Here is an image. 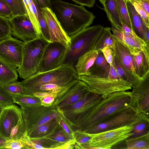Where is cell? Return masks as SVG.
Wrapping results in <instances>:
<instances>
[{"mask_svg": "<svg viewBox=\"0 0 149 149\" xmlns=\"http://www.w3.org/2000/svg\"><path fill=\"white\" fill-rule=\"evenodd\" d=\"M19 105L28 135L40 126L60 115L58 109L52 105L46 106L41 103Z\"/></svg>", "mask_w": 149, "mask_h": 149, "instance_id": "obj_8", "label": "cell"}, {"mask_svg": "<svg viewBox=\"0 0 149 149\" xmlns=\"http://www.w3.org/2000/svg\"><path fill=\"white\" fill-rule=\"evenodd\" d=\"M37 10L38 20L42 36L46 41L50 42V37L47 24L39 6L37 7Z\"/></svg>", "mask_w": 149, "mask_h": 149, "instance_id": "obj_38", "label": "cell"}, {"mask_svg": "<svg viewBox=\"0 0 149 149\" xmlns=\"http://www.w3.org/2000/svg\"><path fill=\"white\" fill-rule=\"evenodd\" d=\"M103 7L111 27L122 30V22L118 13L117 0H106Z\"/></svg>", "mask_w": 149, "mask_h": 149, "instance_id": "obj_25", "label": "cell"}, {"mask_svg": "<svg viewBox=\"0 0 149 149\" xmlns=\"http://www.w3.org/2000/svg\"><path fill=\"white\" fill-rule=\"evenodd\" d=\"M49 138L60 143L66 142L72 139V136L66 133L62 128L55 132Z\"/></svg>", "mask_w": 149, "mask_h": 149, "instance_id": "obj_39", "label": "cell"}, {"mask_svg": "<svg viewBox=\"0 0 149 149\" xmlns=\"http://www.w3.org/2000/svg\"><path fill=\"white\" fill-rule=\"evenodd\" d=\"M66 49L59 42H48L45 48L36 73L53 70L59 67Z\"/></svg>", "mask_w": 149, "mask_h": 149, "instance_id": "obj_12", "label": "cell"}, {"mask_svg": "<svg viewBox=\"0 0 149 149\" xmlns=\"http://www.w3.org/2000/svg\"><path fill=\"white\" fill-rule=\"evenodd\" d=\"M18 77L16 69L0 60V84L4 86L16 81Z\"/></svg>", "mask_w": 149, "mask_h": 149, "instance_id": "obj_28", "label": "cell"}, {"mask_svg": "<svg viewBox=\"0 0 149 149\" xmlns=\"http://www.w3.org/2000/svg\"><path fill=\"white\" fill-rule=\"evenodd\" d=\"M110 27L103 28L100 36L97 40L93 49L101 50L105 47L112 48L114 46V42L113 34L111 33Z\"/></svg>", "mask_w": 149, "mask_h": 149, "instance_id": "obj_29", "label": "cell"}, {"mask_svg": "<svg viewBox=\"0 0 149 149\" xmlns=\"http://www.w3.org/2000/svg\"><path fill=\"white\" fill-rule=\"evenodd\" d=\"M125 0V1H127V0H129V1H130V0ZM134 0V1H138V0Z\"/></svg>", "mask_w": 149, "mask_h": 149, "instance_id": "obj_54", "label": "cell"}, {"mask_svg": "<svg viewBox=\"0 0 149 149\" xmlns=\"http://www.w3.org/2000/svg\"><path fill=\"white\" fill-rule=\"evenodd\" d=\"M0 15L9 18L12 16L10 8L4 0H0Z\"/></svg>", "mask_w": 149, "mask_h": 149, "instance_id": "obj_43", "label": "cell"}, {"mask_svg": "<svg viewBox=\"0 0 149 149\" xmlns=\"http://www.w3.org/2000/svg\"><path fill=\"white\" fill-rule=\"evenodd\" d=\"M75 68L68 65H62L47 72L36 73L21 82L24 93L31 95L36 88L44 84H55L71 87L79 80Z\"/></svg>", "mask_w": 149, "mask_h": 149, "instance_id": "obj_3", "label": "cell"}, {"mask_svg": "<svg viewBox=\"0 0 149 149\" xmlns=\"http://www.w3.org/2000/svg\"><path fill=\"white\" fill-rule=\"evenodd\" d=\"M89 91L87 84L79 80L62 95L55 100L52 106L59 109L72 104L80 100Z\"/></svg>", "mask_w": 149, "mask_h": 149, "instance_id": "obj_17", "label": "cell"}, {"mask_svg": "<svg viewBox=\"0 0 149 149\" xmlns=\"http://www.w3.org/2000/svg\"><path fill=\"white\" fill-rule=\"evenodd\" d=\"M133 125L125 126L99 133L90 134L91 138L86 149H111L118 143L133 135Z\"/></svg>", "mask_w": 149, "mask_h": 149, "instance_id": "obj_9", "label": "cell"}, {"mask_svg": "<svg viewBox=\"0 0 149 149\" xmlns=\"http://www.w3.org/2000/svg\"><path fill=\"white\" fill-rule=\"evenodd\" d=\"M145 116H146L141 113L131 106L106 121L91 127L84 131L93 134L125 126L133 125Z\"/></svg>", "mask_w": 149, "mask_h": 149, "instance_id": "obj_10", "label": "cell"}, {"mask_svg": "<svg viewBox=\"0 0 149 149\" xmlns=\"http://www.w3.org/2000/svg\"><path fill=\"white\" fill-rule=\"evenodd\" d=\"M146 42L149 46V27L146 26L145 31Z\"/></svg>", "mask_w": 149, "mask_h": 149, "instance_id": "obj_50", "label": "cell"}, {"mask_svg": "<svg viewBox=\"0 0 149 149\" xmlns=\"http://www.w3.org/2000/svg\"><path fill=\"white\" fill-rule=\"evenodd\" d=\"M130 1L133 4L135 10L142 18L146 26L149 27V17L148 16L146 13L141 4L138 1L133 0H130Z\"/></svg>", "mask_w": 149, "mask_h": 149, "instance_id": "obj_42", "label": "cell"}, {"mask_svg": "<svg viewBox=\"0 0 149 149\" xmlns=\"http://www.w3.org/2000/svg\"><path fill=\"white\" fill-rule=\"evenodd\" d=\"M113 36L114 45L111 48L113 52L114 56L124 67L138 78L135 74L133 55L121 41L113 35Z\"/></svg>", "mask_w": 149, "mask_h": 149, "instance_id": "obj_18", "label": "cell"}, {"mask_svg": "<svg viewBox=\"0 0 149 149\" xmlns=\"http://www.w3.org/2000/svg\"><path fill=\"white\" fill-rule=\"evenodd\" d=\"M113 35L118 38L127 47L131 53L140 50H149V46L145 41L137 35L127 36L123 33L122 30L110 27Z\"/></svg>", "mask_w": 149, "mask_h": 149, "instance_id": "obj_19", "label": "cell"}, {"mask_svg": "<svg viewBox=\"0 0 149 149\" xmlns=\"http://www.w3.org/2000/svg\"><path fill=\"white\" fill-rule=\"evenodd\" d=\"M133 126V129L131 132L133 135L129 138L138 136L149 133V117L144 116Z\"/></svg>", "mask_w": 149, "mask_h": 149, "instance_id": "obj_32", "label": "cell"}, {"mask_svg": "<svg viewBox=\"0 0 149 149\" xmlns=\"http://www.w3.org/2000/svg\"><path fill=\"white\" fill-rule=\"evenodd\" d=\"M101 50L107 61L110 65H112L113 56V51L112 49L109 47H105Z\"/></svg>", "mask_w": 149, "mask_h": 149, "instance_id": "obj_44", "label": "cell"}, {"mask_svg": "<svg viewBox=\"0 0 149 149\" xmlns=\"http://www.w3.org/2000/svg\"><path fill=\"white\" fill-rule=\"evenodd\" d=\"M81 6H86L89 8L93 7L96 0H71Z\"/></svg>", "mask_w": 149, "mask_h": 149, "instance_id": "obj_46", "label": "cell"}, {"mask_svg": "<svg viewBox=\"0 0 149 149\" xmlns=\"http://www.w3.org/2000/svg\"><path fill=\"white\" fill-rule=\"evenodd\" d=\"M50 8L62 28L69 37L89 27L95 17L83 6L61 0H51Z\"/></svg>", "mask_w": 149, "mask_h": 149, "instance_id": "obj_2", "label": "cell"}, {"mask_svg": "<svg viewBox=\"0 0 149 149\" xmlns=\"http://www.w3.org/2000/svg\"><path fill=\"white\" fill-rule=\"evenodd\" d=\"M48 42L42 36L24 42L20 66L16 69L24 79L36 74L45 47Z\"/></svg>", "mask_w": 149, "mask_h": 149, "instance_id": "obj_6", "label": "cell"}, {"mask_svg": "<svg viewBox=\"0 0 149 149\" xmlns=\"http://www.w3.org/2000/svg\"><path fill=\"white\" fill-rule=\"evenodd\" d=\"M79 80L85 82L90 91L104 98L118 91H127L132 88L131 83L121 79L113 65H110L108 77L101 78L90 75L78 76Z\"/></svg>", "mask_w": 149, "mask_h": 149, "instance_id": "obj_5", "label": "cell"}, {"mask_svg": "<svg viewBox=\"0 0 149 149\" xmlns=\"http://www.w3.org/2000/svg\"><path fill=\"white\" fill-rule=\"evenodd\" d=\"M26 14L39 38L42 36L38 20L37 8L39 6L36 0H23Z\"/></svg>", "mask_w": 149, "mask_h": 149, "instance_id": "obj_27", "label": "cell"}, {"mask_svg": "<svg viewBox=\"0 0 149 149\" xmlns=\"http://www.w3.org/2000/svg\"><path fill=\"white\" fill-rule=\"evenodd\" d=\"M48 26L50 37V42H58L66 48L70 44L69 36L62 28L56 16L50 8H40Z\"/></svg>", "mask_w": 149, "mask_h": 149, "instance_id": "obj_16", "label": "cell"}, {"mask_svg": "<svg viewBox=\"0 0 149 149\" xmlns=\"http://www.w3.org/2000/svg\"><path fill=\"white\" fill-rule=\"evenodd\" d=\"M33 95L38 97L40 99L42 98L45 96L49 95H52L50 93L47 92H36L33 94Z\"/></svg>", "mask_w": 149, "mask_h": 149, "instance_id": "obj_49", "label": "cell"}, {"mask_svg": "<svg viewBox=\"0 0 149 149\" xmlns=\"http://www.w3.org/2000/svg\"><path fill=\"white\" fill-rule=\"evenodd\" d=\"M72 136L76 149H86L87 144L91 137L90 134L79 130L73 131Z\"/></svg>", "mask_w": 149, "mask_h": 149, "instance_id": "obj_31", "label": "cell"}, {"mask_svg": "<svg viewBox=\"0 0 149 149\" xmlns=\"http://www.w3.org/2000/svg\"><path fill=\"white\" fill-rule=\"evenodd\" d=\"M98 54V50L91 49L79 58L75 67L78 76L88 74L89 68L93 64Z\"/></svg>", "mask_w": 149, "mask_h": 149, "instance_id": "obj_23", "label": "cell"}, {"mask_svg": "<svg viewBox=\"0 0 149 149\" xmlns=\"http://www.w3.org/2000/svg\"><path fill=\"white\" fill-rule=\"evenodd\" d=\"M102 98L101 96L89 91L76 102L63 107L59 109L63 116L72 126L73 123L80 115Z\"/></svg>", "mask_w": 149, "mask_h": 149, "instance_id": "obj_14", "label": "cell"}, {"mask_svg": "<svg viewBox=\"0 0 149 149\" xmlns=\"http://www.w3.org/2000/svg\"><path fill=\"white\" fill-rule=\"evenodd\" d=\"M104 27L97 24L84 29L70 37V44L66 48L60 65H68L75 68L79 58L93 49Z\"/></svg>", "mask_w": 149, "mask_h": 149, "instance_id": "obj_4", "label": "cell"}, {"mask_svg": "<svg viewBox=\"0 0 149 149\" xmlns=\"http://www.w3.org/2000/svg\"><path fill=\"white\" fill-rule=\"evenodd\" d=\"M56 118L39 126L28 135L29 137L34 138L41 137L54 133L61 128L62 127Z\"/></svg>", "mask_w": 149, "mask_h": 149, "instance_id": "obj_26", "label": "cell"}, {"mask_svg": "<svg viewBox=\"0 0 149 149\" xmlns=\"http://www.w3.org/2000/svg\"><path fill=\"white\" fill-rule=\"evenodd\" d=\"M113 56L112 65L118 76L121 79L132 84V86L139 79L121 64L114 56L113 52Z\"/></svg>", "mask_w": 149, "mask_h": 149, "instance_id": "obj_30", "label": "cell"}, {"mask_svg": "<svg viewBox=\"0 0 149 149\" xmlns=\"http://www.w3.org/2000/svg\"><path fill=\"white\" fill-rule=\"evenodd\" d=\"M7 140L0 136V149H5Z\"/></svg>", "mask_w": 149, "mask_h": 149, "instance_id": "obj_51", "label": "cell"}, {"mask_svg": "<svg viewBox=\"0 0 149 149\" xmlns=\"http://www.w3.org/2000/svg\"><path fill=\"white\" fill-rule=\"evenodd\" d=\"M133 55L135 64V74L139 79L149 72V50L134 51Z\"/></svg>", "mask_w": 149, "mask_h": 149, "instance_id": "obj_20", "label": "cell"}, {"mask_svg": "<svg viewBox=\"0 0 149 149\" xmlns=\"http://www.w3.org/2000/svg\"><path fill=\"white\" fill-rule=\"evenodd\" d=\"M29 138L26 131L20 138L7 140L5 149H28L27 142Z\"/></svg>", "mask_w": 149, "mask_h": 149, "instance_id": "obj_34", "label": "cell"}, {"mask_svg": "<svg viewBox=\"0 0 149 149\" xmlns=\"http://www.w3.org/2000/svg\"><path fill=\"white\" fill-rule=\"evenodd\" d=\"M121 145L119 148L149 149V133L135 137H130L115 145Z\"/></svg>", "mask_w": 149, "mask_h": 149, "instance_id": "obj_24", "label": "cell"}, {"mask_svg": "<svg viewBox=\"0 0 149 149\" xmlns=\"http://www.w3.org/2000/svg\"><path fill=\"white\" fill-rule=\"evenodd\" d=\"M138 1L141 4L149 17V0H138Z\"/></svg>", "mask_w": 149, "mask_h": 149, "instance_id": "obj_47", "label": "cell"}, {"mask_svg": "<svg viewBox=\"0 0 149 149\" xmlns=\"http://www.w3.org/2000/svg\"><path fill=\"white\" fill-rule=\"evenodd\" d=\"M117 2L119 14L122 23L125 24L133 31L126 6V1L124 0H117Z\"/></svg>", "mask_w": 149, "mask_h": 149, "instance_id": "obj_36", "label": "cell"}, {"mask_svg": "<svg viewBox=\"0 0 149 149\" xmlns=\"http://www.w3.org/2000/svg\"><path fill=\"white\" fill-rule=\"evenodd\" d=\"M15 103L11 94L0 84V104L4 107Z\"/></svg>", "mask_w": 149, "mask_h": 149, "instance_id": "obj_40", "label": "cell"}, {"mask_svg": "<svg viewBox=\"0 0 149 149\" xmlns=\"http://www.w3.org/2000/svg\"><path fill=\"white\" fill-rule=\"evenodd\" d=\"M132 106L149 117V72L132 86Z\"/></svg>", "mask_w": 149, "mask_h": 149, "instance_id": "obj_13", "label": "cell"}, {"mask_svg": "<svg viewBox=\"0 0 149 149\" xmlns=\"http://www.w3.org/2000/svg\"><path fill=\"white\" fill-rule=\"evenodd\" d=\"M11 36L9 18L0 15V41Z\"/></svg>", "mask_w": 149, "mask_h": 149, "instance_id": "obj_37", "label": "cell"}, {"mask_svg": "<svg viewBox=\"0 0 149 149\" xmlns=\"http://www.w3.org/2000/svg\"><path fill=\"white\" fill-rule=\"evenodd\" d=\"M40 99L41 101V104L46 106H49L52 105L54 101L55 98L52 95H49Z\"/></svg>", "mask_w": 149, "mask_h": 149, "instance_id": "obj_45", "label": "cell"}, {"mask_svg": "<svg viewBox=\"0 0 149 149\" xmlns=\"http://www.w3.org/2000/svg\"><path fill=\"white\" fill-rule=\"evenodd\" d=\"M11 95L14 102L19 105H32L40 103L41 102L40 98L34 95L24 93Z\"/></svg>", "mask_w": 149, "mask_h": 149, "instance_id": "obj_33", "label": "cell"}, {"mask_svg": "<svg viewBox=\"0 0 149 149\" xmlns=\"http://www.w3.org/2000/svg\"><path fill=\"white\" fill-rule=\"evenodd\" d=\"M24 42L10 36L0 41V60L15 69L21 64Z\"/></svg>", "mask_w": 149, "mask_h": 149, "instance_id": "obj_11", "label": "cell"}, {"mask_svg": "<svg viewBox=\"0 0 149 149\" xmlns=\"http://www.w3.org/2000/svg\"><path fill=\"white\" fill-rule=\"evenodd\" d=\"M7 3L12 13V17L26 15L23 0H4Z\"/></svg>", "mask_w": 149, "mask_h": 149, "instance_id": "obj_35", "label": "cell"}, {"mask_svg": "<svg viewBox=\"0 0 149 149\" xmlns=\"http://www.w3.org/2000/svg\"><path fill=\"white\" fill-rule=\"evenodd\" d=\"M93 65L89 68L87 75L101 78L108 77L109 75L110 65L106 60L101 50Z\"/></svg>", "mask_w": 149, "mask_h": 149, "instance_id": "obj_22", "label": "cell"}, {"mask_svg": "<svg viewBox=\"0 0 149 149\" xmlns=\"http://www.w3.org/2000/svg\"><path fill=\"white\" fill-rule=\"evenodd\" d=\"M100 3L102 4L103 7L105 6V3L106 0H99Z\"/></svg>", "mask_w": 149, "mask_h": 149, "instance_id": "obj_52", "label": "cell"}, {"mask_svg": "<svg viewBox=\"0 0 149 149\" xmlns=\"http://www.w3.org/2000/svg\"><path fill=\"white\" fill-rule=\"evenodd\" d=\"M3 107V106L0 104V114L1 111L2 110Z\"/></svg>", "mask_w": 149, "mask_h": 149, "instance_id": "obj_53", "label": "cell"}, {"mask_svg": "<svg viewBox=\"0 0 149 149\" xmlns=\"http://www.w3.org/2000/svg\"><path fill=\"white\" fill-rule=\"evenodd\" d=\"M126 3L133 31L146 42V25L144 22L131 2L127 0Z\"/></svg>", "mask_w": 149, "mask_h": 149, "instance_id": "obj_21", "label": "cell"}, {"mask_svg": "<svg viewBox=\"0 0 149 149\" xmlns=\"http://www.w3.org/2000/svg\"><path fill=\"white\" fill-rule=\"evenodd\" d=\"M40 8H50L51 1L50 0H36Z\"/></svg>", "mask_w": 149, "mask_h": 149, "instance_id": "obj_48", "label": "cell"}, {"mask_svg": "<svg viewBox=\"0 0 149 149\" xmlns=\"http://www.w3.org/2000/svg\"><path fill=\"white\" fill-rule=\"evenodd\" d=\"M26 131L21 108L14 104L3 107L0 114V136L6 140L15 139Z\"/></svg>", "mask_w": 149, "mask_h": 149, "instance_id": "obj_7", "label": "cell"}, {"mask_svg": "<svg viewBox=\"0 0 149 149\" xmlns=\"http://www.w3.org/2000/svg\"><path fill=\"white\" fill-rule=\"evenodd\" d=\"M131 92L122 91L112 93L93 104L73 123L75 130L84 131L104 122L132 106Z\"/></svg>", "mask_w": 149, "mask_h": 149, "instance_id": "obj_1", "label": "cell"}, {"mask_svg": "<svg viewBox=\"0 0 149 149\" xmlns=\"http://www.w3.org/2000/svg\"><path fill=\"white\" fill-rule=\"evenodd\" d=\"M12 35L24 42L39 38L28 16L17 15L9 18Z\"/></svg>", "mask_w": 149, "mask_h": 149, "instance_id": "obj_15", "label": "cell"}, {"mask_svg": "<svg viewBox=\"0 0 149 149\" xmlns=\"http://www.w3.org/2000/svg\"><path fill=\"white\" fill-rule=\"evenodd\" d=\"M3 86L6 91L11 94L24 93L23 88L21 82L16 81Z\"/></svg>", "mask_w": 149, "mask_h": 149, "instance_id": "obj_41", "label": "cell"}]
</instances>
